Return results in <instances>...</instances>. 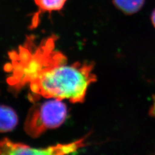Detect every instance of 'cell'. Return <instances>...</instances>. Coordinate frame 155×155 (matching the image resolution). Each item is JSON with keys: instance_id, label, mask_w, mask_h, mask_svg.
<instances>
[{"instance_id": "obj_6", "label": "cell", "mask_w": 155, "mask_h": 155, "mask_svg": "<svg viewBox=\"0 0 155 155\" xmlns=\"http://www.w3.org/2000/svg\"><path fill=\"white\" fill-rule=\"evenodd\" d=\"M67 0H35L36 5L43 12L60 11Z\"/></svg>"}, {"instance_id": "obj_8", "label": "cell", "mask_w": 155, "mask_h": 155, "mask_svg": "<svg viewBox=\"0 0 155 155\" xmlns=\"http://www.w3.org/2000/svg\"><path fill=\"white\" fill-rule=\"evenodd\" d=\"M151 21L153 26L155 28V10L153 12L152 15H151Z\"/></svg>"}, {"instance_id": "obj_3", "label": "cell", "mask_w": 155, "mask_h": 155, "mask_svg": "<svg viewBox=\"0 0 155 155\" xmlns=\"http://www.w3.org/2000/svg\"><path fill=\"white\" fill-rule=\"evenodd\" d=\"M86 139L84 137L71 142L38 149L13 142L5 138L0 140V155H69L84 147L86 145Z\"/></svg>"}, {"instance_id": "obj_1", "label": "cell", "mask_w": 155, "mask_h": 155, "mask_svg": "<svg viewBox=\"0 0 155 155\" xmlns=\"http://www.w3.org/2000/svg\"><path fill=\"white\" fill-rule=\"evenodd\" d=\"M56 40L52 36L36 46L31 38L18 51L10 52V62L5 66L10 74L7 83L15 91L27 85L31 100L35 101L43 97L84 102L89 87L96 81L93 64H69L67 57L55 50Z\"/></svg>"}, {"instance_id": "obj_2", "label": "cell", "mask_w": 155, "mask_h": 155, "mask_svg": "<svg viewBox=\"0 0 155 155\" xmlns=\"http://www.w3.org/2000/svg\"><path fill=\"white\" fill-rule=\"evenodd\" d=\"M67 115V107L63 100H48L32 107L27 114L24 128L28 135L37 138L48 129L59 127L64 123Z\"/></svg>"}, {"instance_id": "obj_5", "label": "cell", "mask_w": 155, "mask_h": 155, "mask_svg": "<svg viewBox=\"0 0 155 155\" xmlns=\"http://www.w3.org/2000/svg\"><path fill=\"white\" fill-rule=\"evenodd\" d=\"M115 7L125 14H133L141 9L145 0H113Z\"/></svg>"}, {"instance_id": "obj_7", "label": "cell", "mask_w": 155, "mask_h": 155, "mask_svg": "<svg viewBox=\"0 0 155 155\" xmlns=\"http://www.w3.org/2000/svg\"><path fill=\"white\" fill-rule=\"evenodd\" d=\"M149 114L151 116H153V117H155V96L153 97V104L151 107V108H150Z\"/></svg>"}, {"instance_id": "obj_4", "label": "cell", "mask_w": 155, "mask_h": 155, "mask_svg": "<svg viewBox=\"0 0 155 155\" xmlns=\"http://www.w3.org/2000/svg\"><path fill=\"white\" fill-rule=\"evenodd\" d=\"M18 124V116L12 108L0 105V132H8L15 128Z\"/></svg>"}]
</instances>
